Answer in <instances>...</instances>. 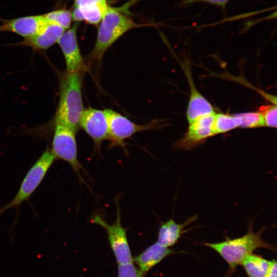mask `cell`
Listing matches in <instances>:
<instances>
[{
  "mask_svg": "<svg viewBox=\"0 0 277 277\" xmlns=\"http://www.w3.org/2000/svg\"><path fill=\"white\" fill-rule=\"evenodd\" d=\"M126 6L117 8L109 6L98 24L95 45L86 57L90 64L101 61L108 49L128 31L146 25L136 23L127 15Z\"/></svg>",
  "mask_w": 277,
  "mask_h": 277,
  "instance_id": "cell-1",
  "label": "cell"
},
{
  "mask_svg": "<svg viewBox=\"0 0 277 277\" xmlns=\"http://www.w3.org/2000/svg\"><path fill=\"white\" fill-rule=\"evenodd\" d=\"M85 72H67L62 78L60 97L56 113V122L77 131L84 106L82 88Z\"/></svg>",
  "mask_w": 277,
  "mask_h": 277,
  "instance_id": "cell-2",
  "label": "cell"
},
{
  "mask_svg": "<svg viewBox=\"0 0 277 277\" xmlns=\"http://www.w3.org/2000/svg\"><path fill=\"white\" fill-rule=\"evenodd\" d=\"M268 228L264 227L257 232L253 230V220L249 221L248 231L243 236L219 243H203L206 247L217 252L229 265L231 270L240 265L243 260L258 248H266L275 251V247L264 241L263 232Z\"/></svg>",
  "mask_w": 277,
  "mask_h": 277,
  "instance_id": "cell-3",
  "label": "cell"
},
{
  "mask_svg": "<svg viewBox=\"0 0 277 277\" xmlns=\"http://www.w3.org/2000/svg\"><path fill=\"white\" fill-rule=\"evenodd\" d=\"M55 160L50 149L47 147L26 173L13 199L0 208V215L9 209L15 207L18 208L22 203L29 200Z\"/></svg>",
  "mask_w": 277,
  "mask_h": 277,
  "instance_id": "cell-4",
  "label": "cell"
},
{
  "mask_svg": "<svg viewBox=\"0 0 277 277\" xmlns=\"http://www.w3.org/2000/svg\"><path fill=\"white\" fill-rule=\"evenodd\" d=\"M75 133L76 131L72 129L56 122L50 150L55 160L67 162L76 173L80 183L85 184L89 188L80 172L82 170L86 173L77 158Z\"/></svg>",
  "mask_w": 277,
  "mask_h": 277,
  "instance_id": "cell-5",
  "label": "cell"
},
{
  "mask_svg": "<svg viewBox=\"0 0 277 277\" xmlns=\"http://www.w3.org/2000/svg\"><path fill=\"white\" fill-rule=\"evenodd\" d=\"M116 218L115 222L108 224L101 215H93L91 222L102 227L106 231L110 247L115 257L118 265L133 262L129 245L128 244L126 230L122 225L121 211L116 197Z\"/></svg>",
  "mask_w": 277,
  "mask_h": 277,
  "instance_id": "cell-6",
  "label": "cell"
},
{
  "mask_svg": "<svg viewBox=\"0 0 277 277\" xmlns=\"http://www.w3.org/2000/svg\"><path fill=\"white\" fill-rule=\"evenodd\" d=\"M104 111L108 124L110 147L116 146L124 147V141L133 134L157 128V122L155 120L146 124L140 125L112 109H105Z\"/></svg>",
  "mask_w": 277,
  "mask_h": 277,
  "instance_id": "cell-7",
  "label": "cell"
},
{
  "mask_svg": "<svg viewBox=\"0 0 277 277\" xmlns=\"http://www.w3.org/2000/svg\"><path fill=\"white\" fill-rule=\"evenodd\" d=\"M78 26V23L75 22L64 32L57 42L65 60L67 72H85L88 67L79 48L77 38Z\"/></svg>",
  "mask_w": 277,
  "mask_h": 277,
  "instance_id": "cell-8",
  "label": "cell"
},
{
  "mask_svg": "<svg viewBox=\"0 0 277 277\" xmlns=\"http://www.w3.org/2000/svg\"><path fill=\"white\" fill-rule=\"evenodd\" d=\"M81 127L93 140L96 150L100 151L102 142L109 139V127L104 110L88 107L82 114Z\"/></svg>",
  "mask_w": 277,
  "mask_h": 277,
  "instance_id": "cell-9",
  "label": "cell"
},
{
  "mask_svg": "<svg viewBox=\"0 0 277 277\" xmlns=\"http://www.w3.org/2000/svg\"><path fill=\"white\" fill-rule=\"evenodd\" d=\"M215 112L199 117L189 124L186 134L175 144L179 148L188 149L206 138L215 135L213 123Z\"/></svg>",
  "mask_w": 277,
  "mask_h": 277,
  "instance_id": "cell-10",
  "label": "cell"
},
{
  "mask_svg": "<svg viewBox=\"0 0 277 277\" xmlns=\"http://www.w3.org/2000/svg\"><path fill=\"white\" fill-rule=\"evenodd\" d=\"M109 6L107 0H74L72 21L98 25Z\"/></svg>",
  "mask_w": 277,
  "mask_h": 277,
  "instance_id": "cell-11",
  "label": "cell"
},
{
  "mask_svg": "<svg viewBox=\"0 0 277 277\" xmlns=\"http://www.w3.org/2000/svg\"><path fill=\"white\" fill-rule=\"evenodd\" d=\"M2 23V24L0 25V32H13L24 37L38 33L49 24L43 15L3 19Z\"/></svg>",
  "mask_w": 277,
  "mask_h": 277,
  "instance_id": "cell-12",
  "label": "cell"
},
{
  "mask_svg": "<svg viewBox=\"0 0 277 277\" xmlns=\"http://www.w3.org/2000/svg\"><path fill=\"white\" fill-rule=\"evenodd\" d=\"M66 30L58 25L48 24L38 33L24 37L17 45L29 47L35 51H45L57 43Z\"/></svg>",
  "mask_w": 277,
  "mask_h": 277,
  "instance_id": "cell-13",
  "label": "cell"
},
{
  "mask_svg": "<svg viewBox=\"0 0 277 277\" xmlns=\"http://www.w3.org/2000/svg\"><path fill=\"white\" fill-rule=\"evenodd\" d=\"M174 253L173 249L157 242L149 246L139 255L133 258L140 270L145 274L166 256Z\"/></svg>",
  "mask_w": 277,
  "mask_h": 277,
  "instance_id": "cell-14",
  "label": "cell"
},
{
  "mask_svg": "<svg viewBox=\"0 0 277 277\" xmlns=\"http://www.w3.org/2000/svg\"><path fill=\"white\" fill-rule=\"evenodd\" d=\"M197 219L196 215L188 218L183 223L177 224L173 219L162 223L157 234L159 244L167 247L175 245L182 235L187 230L185 228L194 222Z\"/></svg>",
  "mask_w": 277,
  "mask_h": 277,
  "instance_id": "cell-15",
  "label": "cell"
},
{
  "mask_svg": "<svg viewBox=\"0 0 277 277\" xmlns=\"http://www.w3.org/2000/svg\"><path fill=\"white\" fill-rule=\"evenodd\" d=\"M190 85V95L188 105L186 116L189 124L203 115L214 113L211 104L199 92L191 77L187 73Z\"/></svg>",
  "mask_w": 277,
  "mask_h": 277,
  "instance_id": "cell-16",
  "label": "cell"
},
{
  "mask_svg": "<svg viewBox=\"0 0 277 277\" xmlns=\"http://www.w3.org/2000/svg\"><path fill=\"white\" fill-rule=\"evenodd\" d=\"M275 262L251 253L246 256L240 265L243 267L248 277H267Z\"/></svg>",
  "mask_w": 277,
  "mask_h": 277,
  "instance_id": "cell-17",
  "label": "cell"
},
{
  "mask_svg": "<svg viewBox=\"0 0 277 277\" xmlns=\"http://www.w3.org/2000/svg\"><path fill=\"white\" fill-rule=\"evenodd\" d=\"M43 15L49 24L58 25L65 30L71 27L72 18L71 11L70 10L62 8Z\"/></svg>",
  "mask_w": 277,
  "mask_h": 277,
  "instance_id": "cell-18",
  "label": "cell"
},
{
  "mask_svg": "<svg viewBox=\"0 0 277 277\" xmlns=\"http://www.w3.org/2000/svg\"><path fill=\"white\" fill-rule=\"evenodd\" d=\"M240 127V123L235 115L215 113L213 123L215 134L225 133Z\"/></svg>",
  "mask_w": 277,
  "mask_h": 277,
  "instance_id": "cell-19",
  "label": "cell"
},
{
  "mask_svg": "<svg viewBox=\"0 0 277 277\" xmlns=\"http://www.w3.org/2000/svg\"><path fill=\"white\" fill-rule=\"evenodd\" d=\"M242 128H256L264 126L262 112L242 113L235 114Z\"/></svg>",
  "mask_w": 277,
  "mask_h": 277,
  "instance_id": "cell-20",
  "label": "cell"
},
{
  "mask_svg": "<svg viewBox=\"0 0 277 277\" xmlns=\"http://www.w3.org/2000/svg\"><path fill=\"white\" fill-rule=\"evenodd\" d=\"M144 275L133 262L118 265V277H144Z\"/></svg>",
  "mask_w": 277,
  "mask_h": 277,
  "instance_id": "cell-21",
  "label": "cell"
},
{
  "mask_svg": "<svg viewBox=\"0 0 277 277\" xmlns=\"http://www.w3.org/2000/svg\"><path fill=\"white\" fill-rule=\"evenodd\" d=\"M265 126L276 127V106L269 105L262 112Z\"/></svg>",
  "mask_w": 277,
  "mask_h": 277,
  "instance_id": "cell-22",
  "label": "cell"
},
{
  "mask_svg": "<svg viewBox=\"0 0 277 277\" xmlns=\"http://www.w3.org/2000/svg\"><path fill=\"white\" fill-rule=\"evenodd\" d=\"M230 0H184L183 5H190L198 2H205L224 8Z\"/></svg>",
  "mask_w": 277,
  "mask_h": 277,
  "instance_id": "cell-23",
  "label": "cell"
},
{
  "mask_svg": "<svg viewBox=\"0 0 277 277\" xmlns=\"http://www.w3.org/2000/svg\"><path fill=\"white\" fill-rule=\"evenodd\" d=\"M267 277H276V262H275L272 266L269 274Z\"/></svg>",
  "mask_w": 277,
  "mask_h": 277,
  "instance_id": "cell-24",
  "label": "cell"
}]
</instances>
